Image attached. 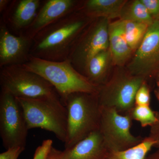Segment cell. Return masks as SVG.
Instances as JSON below:
<instances>
[{"label":"cell","mask_w":159,"mask_h":159,"mask_svg":"<svg viewBox=\"0 0 159 159\" xmlns=\"http://www.w3.org/2000/svg\"><path fill=\"white\" fill-rule=\"evenodd\" d=\"M83 15L75 11L40 31L33 38L31 56L51 61L67 60L74 43L88 25L89 20Z\"/></svg>","instance_id":"obj_1"},{"label":"cell","mask_w":159,"mask_h":159,"mask_svg":"<svg viewBox=\"0 0 159 159\" xmlns=\"http://www.w3.org/2000/svg\"><path fill=\"white\" fill-rule=\"evenodd\" d=\"M21 66L51 84L63 103L68 96L73 93H98L99 87L74 68L68 60L54 61L30 56L29 61Z\"/></svg>","instance_id":"obj_2"},{"label":"cell","mask_w":159,"mask_h":159,"mask_svg":"<svg viewBox=\"0 0 159 159\" xmlns=\"http://www.w3.org/2000/svg\"><path fill=\"white\" fill-rule=\"evenodd\" d=\"M67 110V136L65 149L71 148L98 130L101 107L97 93H75L64 102Z\"/></svg>","instance_id":"obj_3"},{"label":"cell","mask_w":159,"mask_h":159,"mask_svg":"<svg viewBox=\"0 0 159 159\" xmlns=\"http://www.w3.org/2000/svg\"><path fill=\"white\" fill-rule=\"evenodd\" d=\"M16 99L22 109L29 130L42 129L53 133L59 140L66 142L67 110L60 97Z\"/></svg>","instance_id":"obj_4"},{"label":"cell","mask_w":159,"mask_h":159,"mask_svg":"<svg viewBox=\"0 0 159 159\" xmlns=\"http://www.w3.org/2000/svg\"><path fill=\"white\" fill-rule=\"evenodd\" d=\"M0 84L1 89L9 92L16 98L60 97L51 84L38 74L27 70L21 65L2 68Z\"/></svg>","instance_id":"obj_5"},{"label":"cell","mask_w":159,"mask_h":159,"mask_svg":"<svg viewBox=\"0 0 159 159\" xmlns=\"http://www.w3.org/2000/svg\"><path fill=\"white\" fill-rule=\"evenodd\" d=\"M145 78L130 74L115 75L98 89L101 107L112 108L122 115H128L135 106L137 91Z\"/></svg>","instance_id":"obj_6"},{"label":"cell","mask_w":159,"mask_h":159,"mask_svg":"<svg viewBox=\"0 0 159 159\" xmlns=\"http://www.w3.org/2000/svg\"><path fill=\"white\" fill-rule=\"evenodd\" d=\"M109 24L108 19L99 18L84 30L72 47L67 60L83 75L92 57L109 49Z\"/></svg>","instance_id":"obj_7"},{"label":"cell","mask_w":159,"mask_h":159,"mask_svg":"<svg viewBox=\"0 0 159 159\" xmlns=\"http://www.w3.org/2000/svg\"><path fill=\"white\" fill-rule=\"evenodd\" d=\"M28 129L22 109L17 99L1 89L0 94V135L6 149L25 148Z\"/></svg>","instance_id":"obj_8"},{"label":"cell","mask_w":159,"mask_h":159,"mask_svg":"<svg viewBox=\"0 0 159 159\" xmlns=\"http://www.w3.org/2000/svg\"><path fill=\"white\" fill-rule=\"evenodd\" d=\"M132 120L128 114L122 115L114 109L101 107L99 130L108 151L126 150L144 140L131 132Z\"/></svg>","instance_id":"obj_9"},{"label":"cell","mask_w":159,"mask_h":159,"mask_svg":"<svg viewBox=\"0 0 159 159\" xmlns=\"http://www.w3.org/2000/svg\"><path fill=\"white\" fill-rule=\"evenodd\" d=\"M159 67V19L148 26L145 36L128 66L129 74L146 77Z\"/></svg>","instance_id":"obj_10"},{"label":"cell","mask_w":159,"mask_h":159,"mask_svg":"<svg viewBox=\"0 0 159 159\" xmlns=\"http://www.w3.org/2000/svg\"><path fill=\"white\" fill-rule=\"evenodd\" d=\"M33 39L12 34L2 20L0 25V67L22 65L29 61Z\"/></svg>","instance_id":"obj_11"},{"label":"cell","mask_w":159,"mask_h":159,"mask_svg":"<svg viewBox=\"0 0 159 159\" xmlns=\"http://www.w3.org/2000/svg\"><path fill=\"white\" fill-rule=\"evenodd\" d=\"M79 2L76 0H48L40 8L31 25L21 34L33 39L38 33L58 20L77 11Z\"/></svg>","instance_id":"obj_12"},{"label":"cell","mask_w":159,"mask_h":159,"mask_svg":"<svg viewBox=\"0 0 159 159\" xmlns=\"http://www.w3.org/2000/svg\"><path fill=\"white\" fill-rule=\"evenodd\" d=\"M41 4L40 0L11 1L2 19L7 26L21 34L36 17Z\"/></svg>","instance_id":"obj_13"},{"label":"cell","mask_w":159,"mask_h":159,"mask_svg":"<svg viewBox=\"0 0 159 159\" xmlns=\"http://www.w3.org/2000/svg\"><path fill=\"white\" fill-rule=\"evenodd\" d=\"M99 129L62 151L61 159H104L108 152Z\"/></svg>","instance_id":"obj_14"},{"label":"cell","mask_w":159,"mask_h":159,"mask_svg":"<svg viewBox=\"0 0 159 159\" xmlns=\"http://www.w3.org/2000/svg\"><path fill=\"white\" fill-rule=\"evenodd\" d=\"M109 49L113 62L121 66L129 59L132 53L125 39L121 20L109 24Z\"/></svg>","instance_id":"obj_15"},{"label":"cell","mask_w":159,"mask_h":159,"mask_svg":"<svg viewBox=\"0 0 159 159\" xmlns=\"http://www.w3.org/2000/svg\"><path fill=\"white\" fill-rule=\"evenodd\" d=\"M126 1L123 0H89L83 5V13L91 18H112L120 16Z\"/></svg>","instance_id":"obj_16"},{"label":"cell","mask_w":159,"mask_h":159,"mask_svg":"<svg viewBox=\"0 0 159 159\" xmlns=\"http://www.w3.org/2000/svg\"><path fill=\"white\" fill-rule=\"evenodd\" d=\"M111 60L109 49L99 52L89 61L84 75L94 85L101 86L107 82L106 74Z\"/></svg>","instance_id":"obj_17"},{"label":"cell","mask_w":159,"mask_h":159,"mask_svg":"<svg viewBox=\"0 0 159 159\" xmlns=\"http://www.w3.org/2000/svg\"><path fill=\"white\" fill-rule=\"evenodd\" d=\"M156 142L148 136L134 147L121 151H108L104 159H145Z\"/></svg>","instance_id":"obj_18"},{"label":"cell","mask_w":159,"mask_h":159,"mask_svg":"<svg viewBox=\"0 0 159 159\" xmlns=\"http://www.w3.org/2000/svg\"><path fill=\"white\" fill-rule=\"evenodd\" d=\"M121 20L123 33L127 44L132 51L137 50L144 38L149 25L132 21Z\"/></svg>","instance_id":"obj_19"},{"label":"cell","mask_w":159,"mask_h":159,"mask_svg":"<svg viewBox=\"0 0 159 159\" xmlns=\"http://www.w3.org/2000/svg\"><path fill=\"white\" fill-rule=\"evenodd\" d=\"M120 16L121 20L144 23L148 25H150L154 20L141 0L134 1L127 7L125 5Z\"/></svg>","instance_id":"obj_20"},{"label":"cell","mask_w":159,"mask_h":159,"mask_svg":"<svg viewBox=\"0 0 159 159\" xmlns=\"http://www.w3.org/2000/svg\"><path fill=\"white\" fill-rule=\"evenodd\" d=\"M128 115L133 120L139 122L142 127H151L157 120L156 112L152 111L150 106L135 105Z\"/></svg>","instance_id":"obj_21"},{"label":"cell","mask_w":159,"mask_h":159,"mask_svg":"<svg viewBox=\"0 0 159 159\" xmlns=\"http://www.w3.org/2000/svg\"><path fill=\"white\" fill-rule=\"evenodd\" d=\"M150 91L146 81L137 91L135 97V105L150 106Z\"/></svg>","instance_id":"obj_22"},{"label":"cell","mask_w":159,"mask_h":159,"mask_svg":"<svg viewBox=\"0 0 159 159\" xmlns=\"http://www.w3.org/2000/svg\"><path fill=\"white\" fill-rule=\"evenodd\" d=\"M53 141L51 139H47L43 142L39 146L34 152L33 159H47L53 147Z\"/></svg>","instance_id":"obj_23"},{"label":"cell","mask_w":159,"mask_h":159,"mask_svg":"<svg viewBox=\"0 0 159 159\" xmlns=\"http://www.w3.org/2000/svg\"><path fill=\"white\" fill-rule=\"evenodd\" d=\"M154 20L159 19V0H141Z\"/></svg>","instance_id":"obj_24"},{"label":"cell","mask_w":159,"mask_h":159,"mask_svg":"<svg viewBox=\"0 0 159 159\" xmlns=\"http://www.w3.org/2000/svg\"><path fill=\"white\" fill-rule=\"evenodd\" d=\"M25 148L14 147L7 149L0 154V159H17L20 154L24 151Z\"/></svg>","instance_id":"obj_25"},{"label":"cell","mask_w":159,"mask_h":159,"mask_svg":"<svg viewBox=\"0 0 159 159\" xmlns=\"http://www.w3.org/2000/svg\"><path fill=\"white\" fill-rule=\"evenodd\" d=\"M157 120V122L151 127H150L148 136L150 137L156 142L155 147L159 148V112H156Z\"/></svg>","instance_id":"obj_26"},{"label":"cell","mask_w":159,"mask_h":159,"mask_svg":"<svg viewBox=\"0 0 159 159\" xmlns=\"http://www.w3.org/2000/svg\"><path fill=\"white\" fill-rule=\"evenodd\" d=\"M62 151L52 147L47 159H61Z\"/></svg>","instance_id":"obj_27"},{"label":"cell","mask_w":159,"mask_h":159,"mask_svg":"<svg viewBox=\"0 0 159 159\" xmlns=\"http://www.w3.org/2000/svg\"><path fill=\"white\" fill-rule=\"evenodd\" d=\"M11 1L9 0H0V12L2 13L6 11Z\"/></svg>","instance_id":"obj_28"},{"label":"cell","mask_w":159,"mask_h":159,"mask_svg":"<svg viewBox=\"0 0 159 159\" xmlns=\"http://www.w3.org/2000/svg\"><path fill=\"white\" fill-rule=\"evenodd\" d=\"M145 159H159V148L152 153L148 155Z\"/></svg>","instance_id":"obj_29"},{"label":"cell","mask_w":159,"mask_h":159,"mask_svg":"<svg viewBox=\"0 0 159 159\" xmlns=\"http://www.w3.org/2000/svg\"><path fill=\"white\" fill-rule=\"evenodd\" d=\"M156 83L157 88L156 90L155 91L157 99L158 100L159 102V74H158L157 75V77L156 78Z\"/></svg>","instance_id":"obj_30"}]
</instances>
